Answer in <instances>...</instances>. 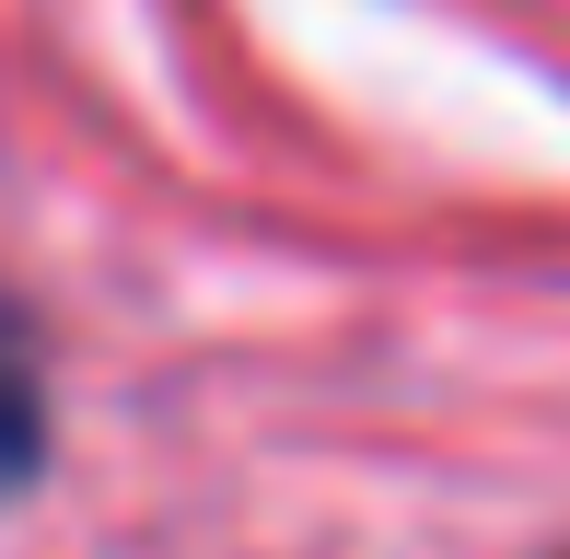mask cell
Returning a JSON list of instances; mask_svg holds the SVG:
<instances>
[{
	"instance_id": "cell-1",
	"label": "cell",
	"mask_w": 570,
	"mask_h": 559,
	"mask_svg": "<svg viewBox=\"0 0 570 559\" xmlns=\"http://www.w3.org/2000/svg\"><path fill=\"white\" fill-rule=\"evenodd\" d=\"M47 454V373H36V326L0 303V501L36 478Z\"/></svg>"
}]
</instances>
